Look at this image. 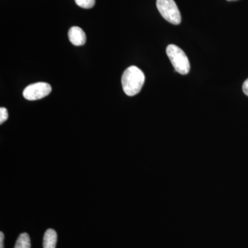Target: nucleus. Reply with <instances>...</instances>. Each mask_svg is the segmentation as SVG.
I'll list each match as a JSON object with an SVG mask.
<instances>
[{"label": "nucleus", "instance_id": "1", "mask_svg": "<svg viewBox=\"0 0 248 248\" xmlns=\"http://www.w3.org/2000/svg\"><path fill=\"white\" fill-rule=\"evenodd\" d=\"M145 81V76L140 68L132 66L124 72L122 84L124 92L128 96L135 95L141 91Z\"/></svg>", "mask_w": 248, "mask_h": 248}, {"label": "nucleus", "instance_id": "2", "mask_svg": "<svg viewBox=\"0 0 248 248\" xmlns=\"http://www.w3.org/2000/svg\"><path fill=\"white\" fill-rule=\"evenodd\" d=\"M166 53L174 69L182 75H187L190 70V64L186 53L174 45H169L166 48Z\"/></svg>", "mask_w": 248, "mask_h": 248}, {"label": "nucleus", "instance_id": "3", "mask_svg": "<svg viewBox=\"0 0 248 248\" xmlns=\"http://www.w3.org/2000/svg\"><path fill=\"white\" fill-rule=\"evenodd\" d=\"M156 8L168 22L178 25L182 22L180 11L174 0H156Z\"/></svg>", "mask_w": 248, "mask_h": 248}, {"label": "nucleus", "instance_id": "4", "mask_svg": "<svg viewBox=\"0 0 248 248\" xmlns=\"http://www.w3.org/2000/svg\"><path fill=\"white\" fill-rule=\"evenodd\" d=\"M51 91V86L47 83H35V84L29 85L24 89L23 96L27 100H38L48 96Z\"/></svg>", "mask_w": 248, "mask_h": 248}, {"label": "nucleus", "instance_id": "5", "mask_svg": "<svg viewBox=\"0 0 248 248\" xmlns=\"http://www.w3.org/2000/svg\"><path fill=\"white\" fill-rule=\"evenodd\" d=\"M68 38L73 45L79 46L84 45L86 42V36L84 31L78 27H73L68 31Z\"/></svg>", "mask_w": 248, "mask_h": 248}, {"label": "nucleus", "instance_id": "6", "mask_svg": "<svg viewBox=\"0 0 248 248\" xmlns=\"http://www.w3.org/2000/svg\"><path fill=\"white\" fill-rule=\"evenodd\" d=\"M57 241H58V235L56 232L53 229H48L46 232L43 240L44 248H56Z\"/></svg>", "mask_w": 248, "mask_h": 248}, {"label": "nucleus", "instance_id": "7", "mask_svg": "<svg viewBox=\"0 0 248 248\" xmlns=\"http://www.w3.org/2000/svg\"><path fill=\"white\" fill-rule=\"evenodd\" d=\"M14 248H31V239L27 233L19 235Z\"/></svg>", "mask_w": 248, "mask_h": 248}, {"label": "nucleus", "instance_id": "8", "mask_svg": "<svg viewBox=\"0 0 248 248\" xmlns=\"http://www.w3.org/2000/svg\"><path fill=\"white\" fill-rule=\"evenodd\" d=\"M77 5L83 9H91L95 4V0H75Z\"/></svg>", "mask_w": 248, "mask_h": 248}, {"label": "nucleus", "instance_id": "9", "mask_svg": "<svg viewBox=\"0 0 248 248\" xmlns=\"http://www.w3.org/2000/svg\"><path fill=\"white\" fill-rule=\"evenodd\" d=\"M9 118V114L6 108L4 107H1L0 108V124H2L4 122Z\"/></svg>", "mask_w": 248, "mask_h": 248}, {"label": "nucleus", "instance_id": "10", "mask_svg": "<svg viewBox=\"0 0 248 248\" xmlns=\"http://www.w3.org/2000/svg\"><path fill=\"white\" fill-rule=\"evenodd\" d=\"M243 91H244L245 94L248 96V79H246L244 84H243Z\"/></svg>", "mask_w": 248, "mask_h": 248}, {"label": "nucleus", "instance_id": "11", "mask_svg": "<svg viewBox=\"0 0 248 248\" xmlns=\"http://www.w3.org/2000/svg\"><path fill=\"white\" fill-rule=\"evenodd\" d=\"M4 235L2 232H0V248H4Z\"/></svg>", "mask_w": 248, "mask_h": 248}, {"label": "nucleus", "instance_id": "12", "mask_svg": "<svg viewBox=\"0 0 248 248\" xmlns=\"http://www.w3.org/2000/svg\"><path fill=\"white\" fill-rule=\"evenodd\" d=\"M228 1H232V0H228Z\"/></svg>", "mask_w": 248, "mask_h": 248}]
</instances>
